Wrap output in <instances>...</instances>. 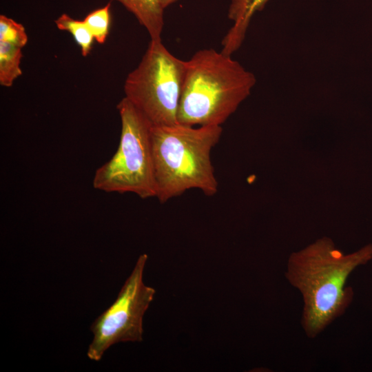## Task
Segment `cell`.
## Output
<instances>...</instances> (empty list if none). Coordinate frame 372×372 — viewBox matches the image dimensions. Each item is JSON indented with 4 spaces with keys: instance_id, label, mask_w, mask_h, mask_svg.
I'll use <instances>...</instances> for the list:
<instances>
[{
    "instance_id": "obj_1",
    "label": "cell",
    "mask_w": 372,
    "mask_h": 372,
    "mask_svg": "<svg viewBox=\"0 0 372 372\" xmlns=\"http://www.w3.org/2000/svg\"><path fill=\"white\" fill-rule=\"evenodd\" d=\"M372 259V244L344 254L327 238L318 240L289 258L285 277L302 294V327L314 338L343 315L353 298L347 287L350 274Z\"/></svg>"
},
{
    "instance_id": "obj_2",
    "label": "cell",
    "mask_w": 372,
    "mask_h": 372,
    "mask_svg": "<svg viewBox=\"0 0 372 372\" xmlns=\"http://www.w3.org/2000/svg\"><path fill=\"white\" fill-rule=\"evenodd\" d=\"M254 73L230 55L214 49L196 52L185 61L178 122L190 125H221L250 94Z\"/></svg>"
},
{
    "instance_id": "obj_3",
    "label": "cell",
    "mask_w": 372,
    "mask_h": 372,
    "mask_svg": "<svg viewBox=\"0 0 372 372\" xmlns=\"http://www.w3.org/2000/svg\"><path fill=\"white\" fill-rule=\"evenodd\" d=\"M222 132L221 125H152L156 197L161 203L190 189L206 196L218 192L210 154Z\"/></svg>"
},
{
    "instance_id": "obj_4",
    "label": "cell",
    "mask_w": 372,
    "mask_h": 372,
    "mask_svg": "<svg viewBox=\"0 0 372 372\" xmlns=\"http://www.w3.org/2000/svg\"><path fill=\"white\" fill-rule=\"evenodd\" d=\"M121 122L120 142L113 156L99 167L93 187L105 192L156 197L152 124L126 97L117 105Z\"/></svg>"
},
{
    "instance_id": "obj_5",
    "label": "cell",
    "mask_w": 372,
    "mask_h": 372,
    "mask_svg": "<svg viewBox=\"0 0 372 372\" xmlns=\"http://www.w3.org/2000/svg\"><path fill=\"white\" fill-rule=\"evenodd\" d=\"M185 74V61L174 56L161 39L151 40L125 81V97L152 125L176 124Z\"/></svg>"
},
{
    "instance_id": "obj_6",
    "label": "cell",
    "mask_w": 372,
    "mask_h": 372,
    "mask_svg": "<svg viewBox=\"0 0 372 372\" xmlns=\"http://www.w3.org/2000/svg\"><path fill=\"white\" fill-rule=\"evenodd\" d=\"M147 260V254L140 255L114 302L91 324L94 338L87 351L91 360H100L114 344L143 340V318L156 292L143 280Z\"/></svg>"
},
{
    "instance_id": "obj_7",
    "label": "cell",
    "mask_w": 372,
    "mask_h": 372,
    "mask_svg": "<svg viewBox=\"0 0 372 372\" xmlns=\"http://www.w3.org/2000/svg\"><path fill=\"white\" fill-rule=\"evenodd\" d=\"M268 0H231L228 17L233 25L222 41V50L231 55L242 45L254 14L262 10Z\"/></svg>"
},
{
    "instance_id": "obj_8",
    "label": "cell",
    "mask_w": 372,
    "mask_h": 372,
    "mask_svg": "<svg viewBox=\"0 0 372 372\" xmlns=\"http://www.w3.org/2000/svg\"><path fill=\"white\" fill-rule=\"evenodd\" d=\"M134 15L149 33L151 40L161 39L164 26V8L160 0H114Z\"/></svg>"
},
{
    "instance_id": "obj_9",
    "label": "cell",
    "mask_w": 372,
    "mask_h": 372,
    "mask_svg": "<svg viewBox=\"0 0 372 372\" xmlns=\"http://www.w3.org/2000/svg\"><path fill=\"white\" fill-rule=\"evenodd\" d=\"M22 48L15 43L0 41V84L2 86H12L14 80L21 75Z\"/></svg>"
},
{
    "instance_id": "obj_10",
    "label": "cell",
    "mask_w": 372,
    "mask_h": 372,
    "mask_svg": "<svg viewBox=\"0 0 372 372\" xmlns=\"http://www.w3.org/2000/svg\"><path fill=\"white\" fill-rule=\"evenodd\" d=\"M54 23L59 30L67 31L72 35L81 48V54L83 56L90 54L94 39L83 20L73 19L63 13L54 21Z\"/></svg>"
},
{
    "instance_id": "obj_11",
    "label": "cell",
    "mask_w": 372,
    "mask_h": 372,
    "mask_svg": "<svg viewBox=\"0 0 372 372\" xmlns=\"http://www.w3.org/2000/svg\"><path fill=\"white\" fill-rule=\"evenodd\" d=\"M110 3L90 12L83 19L92 34L99 43L103 44L109 34Z\"/></svg>"
},
{
    "instance_id": "obj_12",
    "label": "cell",
    "mask_w": 372,
    "mask_h": 372,
    "mask_svg": "<svg viewBox=\"0 0 372 372\" xmlns=\"http://www.w3.org/2000/svg\"><path fill=\"white\" fill-rule=\"evenodd\" d=\"M0 41L15 43L23 48L28 42V35L24 26L1 14L0 16Z\"/></svg>"
},
{
    "instance_id": "obj_13",
    "label": "cell",
    "mask_w": 372,
    "mask_h": 372,
    "mask_svg": "<svg viewBox=\"0 0 372 372\" xmlns=\"http://www.w3.org/2000/svg\"><path fill=\"white\" fill-rule=\"evenodd\" d=\"M177 0H160L163 8L165 9L171 4L175 3Z\"/></svg>"
}]
</instances>
